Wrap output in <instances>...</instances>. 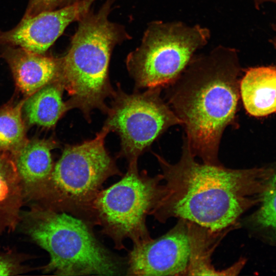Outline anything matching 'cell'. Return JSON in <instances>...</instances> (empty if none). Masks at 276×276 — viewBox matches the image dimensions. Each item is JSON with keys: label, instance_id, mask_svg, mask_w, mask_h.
<instances>
[{"label": "cell", "instance_id": "8fae6325", "mask_svg": "<svg viewBox=\"0 0 276 276\" xmlns=\"http://www.w3.org/2000/svg\"><path fill=\"white\" fill-rule=\"evenodd\" d=\"M1 57L9 65L17 89L28 97L44 86L59 81L62 58L3 45Z\"/></svg>", "mask_w": 276, "mask_h": 276}, {"label": "cell", "instance_id": "9a60e30c", "mask_svg": "<svg viewBox=\"0 0 276 276\" xmlns=\"http://www.w3.org/2000/svg\"><path fill=\"white\" fill-rule=\"evenodd\" d=\"M188 232L190 258L188 275H236L240 272L243 266L241 261L221 271L216 270L211 262L212 255L215 247L227 232H213L190 222H188Z\"/></svg>", "mask_w": 276, "mask_h": 276}, {"label": "cell", "instance_id": "d6986e66", "mask_svg": "<svg viewBox=\"0 0 276 276\" xmlns=\"http://www.w3.org/2000/svg\"><path fill=\"white\" fill-rule=\"evenodd\" d=\"M29 257L8 250L0 251V276L16 275L33 270L25 264Z\"/></svg>", "mask_w": 276, "mask_h": 276}, {"label": "cell", "instance_id": "8992f818", "mask_svg": "<svg viewBox=\"0 0 276 276\" xmlns=\"http://www.w3.org/2000/svg\"><path fill=\"white\" fill-rule=\"evenodd\" d=\"M210 31L181 22H150L141 44L127 56L136 88L167 87L183 73L195 52L208 42Z\"/></svg>", "mask_w": 276, "mask_h": 276}, {"label": "cell", "instance_id": "e0dca14e", "mask_svg": "<svg viewBox=\"0 0 276 276\" xmlns=\"http://www.w3.org/2000/svg\"><path fill=\"white\" fill-rule=\"evenodd\" d=\"M26 97L0 108V151L12 156L27 143L22 108Z\"/></svg>", "mask_w": 276, "mask_h": 276}, {"label": "cell", "instance_id": "277c9868", "mask_svg": "<svg viewBox=\"0 0 276 276\" xmlns=\"http://www.w3.org/2000/svg\"><path fill=\"white\" fill-rule=\"evenodd\" d=\"M45 250L50 261L44 273L60 275H114L118 260L98 241L86 221L64 211L34 203L21 213L18 226Z\"/></svg>", "mask_w": 276, "mask_h": 276}, {"label": "cell", "instance_id": "7402d4cb", "mask_svg": "<svg viewBox=\"0 0 276 276\" xmlns=\"http://www.w3.org/2000/svg\"><path fill=\"white\" fill-rule=\"evenodd\" d=\"M272 28L273 30L276 32V22L272 24ZM270 42L273 44L274 48L276 49V37L270 40Z\"/></svg>", "mask_w": 276, "mask_h": 276}, {"label": "cell", "instance_id": "44dd1931", "mask_svg": "<svg viewBox=\"0 0 276 276\" xmlns=\"http://www.w3.org/2000/svg\"><path fill=\"white\" fill-rule=\"evenodd\" d=\"M273 2L276 3V0H254L255 7L259 9L260 6L265 2Z\"/></svg>", "mask_w": 276, "mask_h": 276}, {"label": "cell", "instance_id": "30bf717a", "mask_svg": "<svg viewBox=\"0 0 276 276\" xmlns=\"http://www.w3.org/2000/svg\"><path fill=\"white\" fill-rule=\"evenodd\" d=\"M96 0H79L55 10L22 18L14 28L0 30V44L18 47L44 54L72 22L79 21Z\"/></svg>", "mask_w": 276, "mask_h": 276}, {"label": "cell", "instance_id": "3957f363", "mask_svg": "<svg viewBox=\"0 0 276 276\" xmlns=\"http://www.w3.org/2000/svg\"><path fill=\"white\" fill-rule=\"evenodd\" d=\"M112 0L79 21L66 54L62 58L59 82L68 93L69 109H79L87 121L98 109L107 113L105 100L112 96L108 68L115 46L130 38L124 27L108 19Z\"/></svg>", "mask_w": 276, "mask_h": 276}, {"label": "cell", "instance_id": "7a4b0ae2", "mask_svg": "<svg viewBox=\"0 0 276 276\" xmlns=\"http://www.w3.org/2000/svg\"><path fill=\"white\" fill-rule=\"evenodd\" d=\"M237 51L218 47L193 57L181 75L166 87L167 103L182 121L192 154L203 163L218 160L221 139L234 121L239 96Z\"/></svg>", "mask_w": 276, "mask_h": 276}, {"label": "cell", "instance_id": "5bb4252c", "mask_svg": "<svg viewBox=\"0 0 276 276\" xmlns=\"http://www.w3.org/2000/svg\"><path fill=\"white\" fill-rule=\"evenodd\" d=\"M21 182L13 158L0 151V236L18 226L25 203Z\"/></svg>", "mask_w": 276, "mask_h": 276}, {"label": "cell", "instance_id": "5b68a950", "mask_svg": "<svg viewBox=\"0 0 276 276\" xmlns=\"http://www.w3.org/2000/svg\"><path fill=\"white\" fill-rule=\"evenodd\" d=\"M109 131L104 125L93 139L66 145L54 165L40 199L35 203L73 214H90L92 203L104 181L120 174L105 147Z\"/></svg>", "mask_w": 276, "mask_h": 276}, {"label": "cell", "instance_id": "4fadbf2b", "mask_svg": "<svg viewBox=\"0 0 276 276\" xmlns=\"http://www.w3.org/2000/svg\"><path fill=\"white\" fill-rule=\"evenodd\" d=\"M244 108L256 117L276 112V66H258L246 70L239 83Z\"/></svg>", "mask_w": 276, "mask_h": 276}, {"label": "cell", "instance_id": "6da1fadb", "mask_svg": "<svg viewBox=\"0 0 276 276\" xmlns=\"http://www.w3.org/2000/svg\"><path fill=\"white\" fill-rule=\"evenodd\" d=\"M155 156L162 170L164 192L151 215L162 223L176 218L216 233L228 232L246 211L259 203L272 175L270 170L200 163L185 139L175 164Z\"/></svg>", "mask_w": 276, "mask_h": 276}, {"label": "cell", "instance_id": "ffe728a7", "mask_svg": "<svg viewBox=\"0 0 276 276\" xmlns=\"http://www.w3.org/2000/svg\"><path fill=\"white\" fill-rule=\"evenodd\" d=\"M78 1L79 0H29L22 18L31 17L44 11L70 5Z\"/></svg>", "mask_w": 276, "mask_h": 276}, {"label": "cell", "instance_id": "7c38bea8", "mask_svg": "<svg viewBox=\"0 0 276 276\" xmlns=\"http://www.w3.org/2000/svg\"><path fill=\"white\" fill-rule=\"evenodd\" d=\"M53 139L28 140L13 158L20 179L26 202L41 198L53 171L51 151L58 147Z\"/></svg>", "mask_w": 276, "mask_h": 276}, {"label": "cell", "instance_id": "9c48e42d", "mask_svg": "<svg viewBox=\"0 0 276 276\" xmlns=\"http://www.w3.org/2000/svg\"><path fill=\"white\" fill-rule=\"evenodd\" d=\"M190 258L188 222L178 219L162 236L134 244L128 261L131 275H188Z\"/></svg>", "mask_w": 276, "mask_h": 276}, {"label": "cell", "instance_id": "2e32d148", "mask_svg": "<svg viewBox=\"0 0 276 276\" xmlns=\"http://www.w3.org/2000/svg\"><path fill=\"white\" fill-rule=\"evenodd\" d=\"M63 90L61 83L55 81L26 97L22 112L27 123L44 128L53 127L69 110L62 100Z\"/></svg>", "mask_w": 276, "mask_h": 276}, {"label": "cell", "instance_id": "52a82bcc", "mask_svg": "<svg viewBox=\"0 0 276 276\" xmlns=\"http://www.w3.org/2000/svg\"><path fill=\"white\" fill-rule=\"evenodd\" d=\"M163 181L162 174L151 177L145 171L140 172L137 160L133 161L120 180L96 196L90 209L91 218L118 249L124 247L126 238L135 244L150 238L146 219L163 196Z\"/></svg>", "mask_w": 276, "mask_h": 276}, {"label": "cell", "instance_id": "ba28073f", "mask_svg": "<svg viewBox=\"0 0 276 276\" xmlns=\"http://www.w3.org/2000/svg\"><path fill=\"white\" fill-rule=\"evenodd\" d=\"M161 87L128 94L118 84L104 126L121 140L120 155L137 160L160 135L182 121L161 97Z\"/></svg>", "mask_w": 276, "mask_h": 276}, {"label": "cell", "instance_id": "ac0fdd59", "mask_svg": "<svg viewBox=\"0 0 276 276\" xmlns=\"http://www.w3.org/2000/svg\"><path fill=\"white\" fill-rule=\"evenodd\" d=\"M259 203L260 206L252 219L258 225L276 233V174L270 177Z\"/></svg>", "mask_w": 276, "mask_h": 276}]
</instances>
